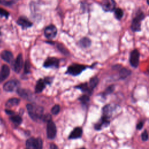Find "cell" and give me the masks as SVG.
<instances>
[{"label":"cell","instance_id":"9c48e42d","mask_svg":"<svg viewBox=\"0 0 149 149\" xmlns=\"http://www.w3.org/2000/svg\"><path fill=\"white\" fill-rule=\"evenodd\" d=\"M59 64V60L55 57L48 58L44 63V67L47 68H58Z\"/></svg>","mask_w":149,"mask_h":149},{"label":"cell","instance_id":"f546056e","mask_svg":"<svg viewBox=\"0 0 149 149\" xmlns=\"http://www.w3.org/2000/svg\"><path fill=\"white\" fill-rule=\"evenodd\" d=\"M59 111H60V106L58 104L55 105L51 109V112L53 115L58 114L59 112Z\"/></svg>","mask_w":149,"mask_h":149},{"label":"cell","instance_id":"7a4b0ae2","mask_svg":"<svg viewBox=\"0 0 149 149\" xmlns=\"http://www.w3.org/2000/svg\"><path fill=\"white\" fill-rule=\"evenodd\" d=\"M144 18V15L142 12H138L133 19L130 28L133 31H140L141 30V22Z\"/></svg>","mask_w":149,"mask_h":149},{"label":"cell","instance_id":"83f0119b","mask_svg":"<svg viewBox=\"0 0 149 149\" xmlns=\"http://www.w3.org/2000/svg\"><path fill=\"white\" fill-rule=\"evenodd\" d=\"M79 100L84 105L87 104L90 101V98L88 95H83L79 98Z\"/></svg>","mask_w":149,"mask_h":149},{"label":"cell","instance_id":"30bf717a","mask_svg":"<svg viewBox=\"0 0 149 149\" xmlns=\"http://www.w3.org/2000/svg\"><path fill=\"white\" fill-rule=\"evenodd\" d=\"M101 6L105 12H112L115 9L116 3L114 0H102Z\"/></svg>","mask_w":149,"mask_h":149},{"label":"cell","instance_id":"d6a6232c","mask_svg":"<svg viewBox=\"0 0 149 149\" xmlns=\"http://www.w3.org/2000/svg\"><path fill=\"white\" fill-rule=\"evenodd\" d=\"M9 15V12L6 10L5 9H3V8H0V16L2 17H5V18H8V16Z\"/></svg>","mask_w":149,"mask_h":149},{"label":"cell","instance_id":"d4e9b609","mask_svg":"<svg viewBox=\"0 0 149 149\" xmlns=\"http://www.w3.org/2000/svg\"><path fill=\"white\" fill-rule=\"evenodd\" d=\"M98 81H99L98 78L97 76H94L90 79V80L89 81V86L91 88H92L93 90V88L94 87H95L97 86V85L98 84Z\"/></svg>","mask_w":149,"mask_h":149},{"label":"cell","instance_id":"1f68e13d","mask_svg":"<svg viewBox=\"0 0 149 149\" xmlns=\"http://www.w3.org/2000/svg\"><path fill=\"white\" fill-rule=\"evenodd\" d=\"M51 119H52L51 115L49 113H47V114H45V115H42V116L41 117V120H42L43 122H48V121L51 120Z\"/></svg>","mask_w":149,"mask_h":149},{"label":"cell","instance_id":"e0dca14e","mask_svg":"<svg viewBox=\"0 0 149 149\" xmlns=\"http://www.w3.org/2000/svg\"><path fill=\"white\" fill-rule=\"evenodd\" d=\"M113 107L111 104H108L104 106L102 108V115L109 119L113 112Z\"/></svg>","mask_w":149,"mask_h":149},{"label":"cell","instance_id":"9a60e30c","mask_svg":"<svg viewBox=\"0 0 149 149\" xmlns=\"http://www.w3.org/2000/svg\"><path fill=\"white\" fill-rule=\"evenodd\" d=\"M17 93L21 97L27 100H30V98L32 96L31 92L27 89L18 88L17 89Z\"/></svg>","mask_w":149,"mask_h":149},{"label":"cell","instance_id":"ac0fdd59","mask_svg":"<svg viewBox=\"0 0 149 149\" xmlns=\"http://www.w3.org/2000/svg\"><path fill=\"white\" fill-rule=\"evenodd\" d=\"M1 58L5 61L9 63H12L13 61V56L11 52L9 51H3L1 53Z\"/></svg>","mask_w":149,"mask_h":149},{"label":"cell","instance_id":"ab89813d","mask_svg":"<svg viewBox=\"0 0 149 149\" xmlns=\"http://www.w3.org/2000/svg\"><path fill=\"white\" fill-rule=\"evenodd\" d=\"M1 31H0V37H1Z\"/></svg>","mask_w":149,"mask_h":149},{"label":"cell","instance_id":"7402d4cb","mask_svg":"<svg viewBox=\"0 0 149 149\" xmlns=\"http://www.w3.org/2000/svg\"><path fill=\"white\" fill-rule=\"evenodd\" d=\"M131 73L132 72L129 69L125 68H123L120 70L119 76L122 79H124L126 78L127 76H129L131 74Z\"/></svg>","mask_w":149,"mask_h":149},{"label":"cell","instance_id":"e575fe53","mask_svg":"<svg viewBox=\"0 0 149 149\" xmlns=\"http://www.w3.org/2000/svg\"><path fill=\"white\" fill-rule=\"evenodd\" d=\"M148 136L147 132L146 130H144V131L141 134V139L143 141H147L148 140Z\"/></svg>","mask_w":149,"mask_h":149},{"label":"cell","instance_id":"8992f818","mask_svg":"<svg viewBox=\"0 0 149 149\" xmlns=\"http://www.w3.org/2000/svg\"><path fill=\"white\" fill-rule=\"evenodd\" d=\"M57 34V29L53 25L50 24L45 27L44 30V35L45 37L49 40L54 39Z\"/></svg>","mask_w":149,"mask_h":149},{"label":"cell","instance_id":"2e32d148","mask_svg":"<svg viewBox=\"0 0 149 149\" xmlns=\"http://www.w3.org/2000/svg\"><path fill=\"white\" fill-rule=\"evenodd\" d=\"M82 133H83L82 129L80 127H76L70 133L69 136V139H78L81 136Z\"/></svg>","mask_w":149,"mask_h":149},{"label":"cell","instance_id":"52a82bcc","mask_svg":"<svg viewBox=\"0 0 149 149\" xmlns=\"http://www.w3.org/2000/svg\"><path fill=\"white\" fill-rule=\"evenodd\" d=\"M20 85V83L17 80H11L7 81L3 85V90L6 91L11 92L18 88Z\"/></svg>","mask_w":149,"mask_h":149},{"label":"cell","instance_id":"8d00e7d4","mask_svg":"<svg viewBox=\"0 0 149 149\" xmlns=\"http://www.w3.org/2000/svg\"><path fill=\"white\" fill-rule=\"evenodd\" d=\"M143 125H144V122H139V123L137 125V126H136L137 129L141 130L143 128Z\"/></svg>","mask_w":149,"mask_h":149},{"label":"cell","instance_id":"74e56055","mask_svg":"<svg viewBox=\"0 0 149 149\" xmlns=\"http://www.w3.org/2000/svg\"><path fill=\"white\" fill-rule=\"evenodd\" d=\"M5 111H6V113L7 114H8V115H13V114H14V112H13V111H12L8 110V109H6Z\"/></svg>","mask_w":149,"mask_h":149},{"label":"cell","instance_id":"8fae6325","mask_svg":"<svg viewBox=\"0 0 149 149\" xmlns=\"http://www.w3.org/2000/svg\"><path fill=\"white\" fill-rule=\"evenodd\" d=\"M23 66V59L22 55L19 54L16 60L13 62V69L16 73H19Z\"/></svg>","mask_w":149,"mask_h":149},{"label":"cell","instance_id":"484cf974","mask_svg":"<svg viewBox=\"0 0 149 149\" xmlns=\"http://www.w3.org/2000/svg\"><path fill=\"white\" fill-rule=\"evenodd\" d=\"M114 15H115L116 19H117L118 20L121 19L123 16V12L122 9H121L120 8H117V9H115Z\"/></svg>","mask_w":149,"mask_h":149},{"label":"cell","instance_id":"cb8c5ba5","mask_svg":"<svg viewBox=\"0 0 149 149\" xmlns=\"http://www.w3.org/2000/svg\"><path fill=\"white\" fill-rule=\"evenodd\" d=\"M10 119L16 125H20L22 122V118L19 115H13L10 117Z\"/></svg>","mask_w":149,"mask_h":149},{"label":"cell","instance_id":"4dcf8cb0","mask_svg":"<svg viewBox=\"0 0 149 149\" xmlns=\"http://www.w3.org/2000/svg\"><path fill=\"white\" fill-rule=\"evenodd\" d=\"M30 64L29 61H26L24 63V73L27 74L30 73Z\"/></svg>","mask_w":149,"mask_h":149},{"label":"cell","instance_id":"603a6c76","mask_svg":"<svg viewBox=\"0 0 149 149\" xmlns=\"http://www.w3.org/2000/svg\"><path fill=\"white\" fill-rule=\"evenodd\" d=\"M20 102V100L16 98H13L9 99L6 103V106L8 108H10L11 107L16 106L19 104Z\"/></svg>","mask_w":149,"mask_h":149},{"label":"cell","instance_id":"5b68a950","mask_svg":"<svg viewBox=\"0 0 149 149\" xmlns=\"http://www.w3.org/2000/svg\"><path fill=\"white\" fill-rule=\"evenodd\" d=\"M56 135V127L55 124L51 120L47 122V136L49 139H54Z\"/></svg>","mask_w":149,"mask_h":149},{"label":"cell","instance_id":"f1b7e54d","mask_svg":"<svg viewBox=\"0 0 149 149\" xmlns=\"http://www.w3.org/2000/svg\"><path fill=\"white\" fill-rule=\"evenodd\" d=\"M57 48L60 51V52H61L62 54H63L65 55H68L69 54L68 51L66 49V48L62 44H57Z\"/></svg>","mask_w":149,"mask_h":149},{"label":"cell","instance_id":"836d02e7","mask_svg":"<svg viewBox=\"0 0 149 149\" xmlns=\"http://www.w3.org/2000/svg\"><path fill=\"white\" fill-rule=\"evenodd\" d=\"M14 2L13 1H6V0H0V3L5 6H10Z\"/></svg>","mask_w":149,"mask_h":149},{"label":"cell","instance_id":"4316f807","mask_svg":"<svg viewBox=\"0 0 149 149\" xmlns=\"http://www.w3.org/2000/svg\"><path fill=\"white\" fill-rule=\"evenodd\" d=\"M115 85H111V86H108L107 88H106V90L104 91V93H102V95H103V97H106L107 95H109V94H110L111 93H112L113 91H114V90H115Z\"/></svg>","mask_w":149,"mask_h":149},{"label":"cell","instance_id":"5bb4252c","mask_svg":"<svg viewBox=\"0 0 149 149\" xmlns=\"http://www.w3.org/2000/svg\"><path fill=\"white\" fill-rule=\"evenodd\" d=\"M10 73V69L8 66L3 65L0 71V83L4 81L8 76Z\"/></svg>","mask_w":149,"mask_h":149},{"label":"cell","instance_id":"7c38bea8","mask_svg":"<svg viewBox=\"0 0 149 149\" xmlns=\"http://www.w3.org/2000/svg\"><path fill=\"white\" fill-rule=\"evenodd\" d=\"M109 119L102 115L101 119L95 125L94 128L97 130H100L107 127L109 125Z\"/></svg>","mask_w":149,"mask_h":149},{"label":"cell","instance_id":"6da1fadb","mask_svg":"<svg viewBox=\"0 0 149 149\" xmlns=\"http://www.w3.org/2000/svg\"><path fill=\"white\" fill-rule=\"evenodd\" d=\"M26 108L30 116L33 120L37 122L38 120H41L44 111L42 107H36L33 104H29L26 105Z\"/></svg>","mask_w":149,"mask_h":149},{"label":"cell","instance_id":"d590c367","mask_svg":"<svg viewBox=\"0 0 149 149\" xmlns=\"http://www.w3.org/2000/svg\"><path fill=\"white\" fill-rule=\"evenodd\" d=\"M44 80L47 84H51L53 79L51 77H45V79H44Z\"/></svg>","mask_w":149,"mask_h":149},{"label":"cell","instance_id":"44dd1931","mask_svg":"<svg viewBox=\"0 0 149 149\" xmlns=\"http://www.w3.org/2000/svg\"><path fill=\"white\" fill-rule=\"evenodd\" d=\"M79 44L83 48H88L91 44V41L87 37H83L79 41Z\"/></svg>","mask_w":149,"mask_h":149},{"label":"cell","instance_id":"d6986e66","mask_svg":"<svg viewBox=\"0 0 149 149\" xmlns=\"http://www.w3.org/2000/svg\"><path fill=\"white\" fill-rule=\"evenodd\" d=\"M46 83L45 82L44 80L43 79H40L37 82V84L36 85V87H35V93H41L44 89L45 87L46 86Z\"/></svg>","mask_w":149,"mask_h":149},{"label":"cell","instance_id":"277c9868","mask_svg":"<svg viewBox=\"0 0 149 149\" xmlns=\"http://www.w3.org/2000/svg\"><path fill=\"white\" fill-rule=\"evenodd\" d=\"M87 66L79 64H73L68 67L66 73L72 75L77 76L80 74L83 70H84Z\"/></svg>","mask_w":149,"mask_h":149},{"label":"cell","instance_id":"ffe728a7","mask_svg":"<svg viewBox=\"0 0 149 149\" xmlns=\"http://www.w3.org/2000/svg\"><path fill=\"white\" fill-rule=\"evenodd\" d=\"M76 88L80 89L82 92L87 94L88 95H91L93 92V89L90 88V87L88 86L87 83H83L77 86H76Z\"/></svg>","mask_w":149,"mask_h":149},{"label":"cell","instance_id":"3957f363","mask_svg":"<svg viewBox=\"0 0 149 149\" xmlns=\"http://www.w3.org/2000/svg\"><path fill=\"white\" fill-rule=\"evenodd\" d=\"M42 140L41 138L30 137L27 140L26 146L29 149H41L42 148Z\"/></svg>","mask_w":149,"mask_h":149},{"label":"cell","instance_id":"ba28073f","mask_svg":"<svg viewBox=\"0 0 149 149\" xmlns=\"http://www.w3.org/2000/svg\"><path fill=\"white\" fill-rule=\"evenodd\" d=\"M140 54L137 49H134L132 51L130 55L129 62L130 65L133 68H137L139 64Z\"/></svg>","mask_w":149,"mask_h":149},{"label":"cell","instance_id":"f35d334b","mask_svg":"<svg viewBox=\"0 0 149 149\" xmlns=\"http://www.w3.org/2000/svg\"><path fill=\"white\" fill-rule=\"evenodd\" d=\"M50 148H51V149H56V148H58V147H57L55 144H51V145H50Z\"/></svg>","mask_w":149,"mask_h":149},{"label":"cell","instance_id":"4fadbf2b","mask_svg":"<svg viewBox=\"0 0 149 149\" xmlns=\"http://www.w3.org/2000/svg\"><path fill=\"white\" fill-rule=\"evenodd\" d=\"M17 23L19 26H20L23 29L29 28L33 25V23L27 17L24 16L19 17L17 20Z\"/></svg>","mask_w":149,"mask_h":149}]
</instances>
